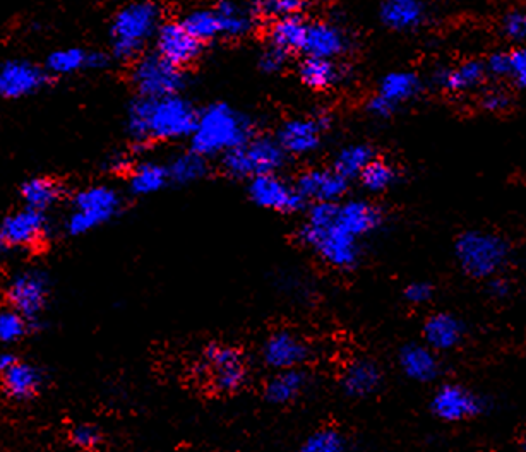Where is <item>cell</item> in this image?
<instances>
[{
  "instance_id": "1",
  "label": "cell",
  "mask_w": 526,
  "mask_h": 452,
  "mask_svg": "<svg viewBox=\"0 0 526 452\" xmlns=\"http://www.w3.org/2000/svg\"><path fill=\"white\" fill-rule=\"evenodd\" d=\"M198 113V108L186 96H136L127 108V134L136 144L186 139L194 132Z\"/></svg>"
},
{
  "instance_id": "2",
  "label": "cell",
  "mask_w": 526,
  "mask_h": 452,
  "mask_svg": "<svg viewBox=\"0 0 526 452\" xmlns=\"http://www.w3.org/2000/svg\"><path fill=\"white\" fill-rule=\"evenodd\" d=\"M256 125L246 113L228 103H211L198 113L191 139V151L203 158L225 155L254 137Z\"/></svg>"
},
{
  "instance_id": "3",
  "label": "cell",
  "mask_w": 526,
  "mask_h": 452,
  "mask_svg": "<svg viewBox=\"0 0 526 452\" xmlns=\"http://www.w3.org/2000/svg\"><path fill=\"white\" fill-rule=\"evenodd\" d=\"M162 23V7L155 2H131L120 7L110 24V55L132 64L155 40Z\"/></svg>"
},
{
  "instance_id": "4",
  "label": "cell",
  "mask_w": 526,
  "mask_h": 452,
  "mask_svg": "<svg viewBox=\"0 0 526 452\" xmlns=\"http://www.w3.org/2000/svg\"><path fill=\"white\" fill-rule=\"evenodd\" d=\"M456 261L475 280H491L508 266L511 249L508 240L497 233L468 230L455 242Z\"/></svg>"
},
{
  "instance_id": "5",
  "label": "cell",
  "mask_w": 526,
  "mask_h": 452,
  "mask_svg": "<svg viewBox=\"0 0 526 452\" xmlns=\"http://www.w3.org/2000/svg\"><path fill=\"white\" fill-rule=\"evenodd\" d=\"M122 206L124 199L117 189L110 185H91L72 197L64 228L71 237H81L114 220Z\"/></svg>"
},
{
  "instance_id": "6",
  "label": "cell",
  "mask_w": 526,
  "mask_h": 452,
  "mask_svg": "<svg viewBox=\"0 0 526 452\" xmlns=\"http://www.w3.org/2000/svg\"><path fill=\"white\" fill-rule=\"evenodd\" d=\"M287 163V155L275 137L254 136L246 144L222 156L223 172L232 179H254L278 173Z\"/></svg>"
},
{
  "instance_id": "7",
  "label": "cell",
  "mask_w": 526,
  "mask_h": 452,
  "mask_svg": "<svg viewBox=\"0 0 526 452\" xmlns=\"http://www.w3.org/2000/svg\"><path fill=\"white\" fill-rule=\"evenodd\" d=\"M300 242L316 252L331 268L348 271L360 261L362 247L359 238L338 225V221L326 226L305 225L300 228Z\"/></svg>"
},
{
  "instance_id": "8",
  "label": "cell",
  "mask_w": 526,
  "mask_h": 452,
  "mask_svg": "<svg viewBox=\"0 0 526 452\" xmlns=\"http://www.w3.org/2000/svg\"><path fill=\"white\" fill-rule=\"evenodd\" d=\"M132 88L141 98H165L180 95L186 88L184 71L168 64L155 52L143 54L134 60L129 72Z\"/></svg>"
},
{
  "instance_id": "9",
  "label": "cell",
  "mask_w": 526,
  "mask_h": 452,
  "mask_svg": "<svg viewBox=\"0 0 526 452\" xmlns=\"http://www.w3.org/2000/svg\"><path fill=\"white\" fill-rule=\"evenodd\" d=\"M50 281L42 269H24L12 276L6 290L9 309L16 310L26 321H38L47 307Z\"/></svg>"
},
{
  "instance_id": "10",
  "label": "cell",
  "mask_w": 526,
  "mask_h": 452,
  "mask_svg": "<svg viewBox=\"0 0 526 452\" xmlns=\"http://www.w3.org/2000/svg\"><path fill=\"white\" fill-rule=\"evenodd\" d=\"M199 369L218 393H235L247 381L246 357L232 346H208Z\"/></svg>"
},
{
  "instance_id": "11",
  "label": "cell",
  "mask_w": 526,
  "mask_h": 452,
  "mask_svg": "<svg viewBox=\"0 0 526 452\" xmlns=\"http://www.w3.org/2000/svg\"><path fill=\"white\" fill-rule=\"evenodd\" d=\"M331 119L328 113H319L316 117H300L287 120L276 134L285 155L309 156L321 148L323 132L328 131Z\"/></svg>"
},
{
  "instance_id": "12",
  "label": "cell",
  "mask_w": 526,
  "mask_h": 452,
  "mask_svg": "<svg viewBox=\"0 0 526 452\" xmlns=\"http://www.w3.org/2000/svg\"><path fill=\"white\" fill-rule=\"evenodd\" d=\"M247 192L256 206L278 213H297L305 204L295 185L287 182L278 173L254 177L249 182Z\"/></svg>"
},
{
  "instance_id": "13",
  "label": "cell",
  "mask_w": 526,
  "mask_h": 452,
  "mask_svg": "<svg viewBox=\"0 0 526 452\" xmlns=\"http://www.w3.org/2000/svg\"><path fill=\"white\" fill-rule=\"evenodd\" d=\"M155 54L184 71L203 54V45L194 40L180 21H165L155 35Z\"/></svg>"
},
{
  "instance_id": "14",
  "label": "cell",
  "mask_w": 526,
  "mask_h": 452,
  "mask_svg": "<svg viewBox=\"0 0 526 452\" xmlns=\"http://www.w3.org/2000/svg\"><path fill=\"white\" fill-rule=\"evenodd\" d=\"M47 71L30 60L12 59L0 64V98L19 100L35 95L48 83Z\"/></svg>"
},
{
  "instance_id": "15",
  "label": "cell",
  "mask_w": 526,
  "mask_h": 452,
  "mask_svg": "<svg viewBox=\"0 0 526 452\" xmlns=\"http://www.w3.org/2000/svg\"><path fill=\"white\" fill-rule=\"evenodd\" d=\"M48 232V220L45 213L23 208L6 216L0 223V237L7 247H35L42 242Z\"/></svg>"
},
{
  "instance_id": "16",
  "label": "cell",
  "mask_w": 526,
  "mask_h": 452,
  "mask_svg": "<svg viewBox=\"0 0 526 452\" xmlns=\"http://www.w3.org/2000/svg\"><path fill=\"white\" fill-rule=\"evenodd\" d=\"M0 381L11 398L31 399L42 389L43 375L35 365L23 362L12 353L0 355Z\"/></svg>"
},
{
  "instance_id": "17",
  "label": "cell",
  "mask_w": 526,
  "mask_h": 452,
  "mask_svg": "<svg viewBox=\"0 0 526 452\" xmlns=\"http://www.w3.org/2000/svg\"><path fill=\"white\" fill-rule=\"evenodd\" d=\"M295 189L304 201L314 203H338L348 191V180L333 168H312L302 173Z\"/></svg>"
},
{
  "instance_id": "18",
  "label": "cell",
  "mask_w": 526,
  "mask_h": 452,
  "mask_svg": "<svg viewBox=\"0 0 526 452\" xmlns=\"http://www.w3.org/2000/svg\"><path fill=\"white\" fill-rule=\"evenodd\" d=\"M350 45L352 40L341 26L329 21H314L307 28L302 52L314 59L335 60L336 57L347 54Z\"/></svg>"
},
{
  "instance_id": "19",
  "label": "cell",
  "mask_w": 526,
  "mask_h": 452,
  "mask_svg": "<svg viewBox=\"0 0 526 452\" xmlns=\"http://www.w3.org/2000/svg\"><path fill=\"white\" fill-rule=\"evenodd\" d=\"M264 362L271 369L293 370L309 358V346L290 331H276L263 346Z\"/></svg>"
},
{
  "instance_id": "20",
  "label": "cell",
  "mask_w": 526,
  "mask_h": 452,
  "mask_svg": "<svg viewBox=\"0 0 526 452\" xmlns=\"http://www.w3.org/2000/svg\"><path fill=\"white\" fill-rule=\"evenodd\" d=\"M432 410L446 422H460L482 411V401L465 387L448 384L437 389L432 399Z\"/></svg>"
},
{
  "instance_id": "21",
  "label": "cell",
  "mask_w": 526,
  "mask_h": 452,
  "mask_svg": "<svg viewBox=\"0 0 526 452\" xmlns=\"http://www.w3.org/2000/svg\"><path fill=\"white\" fill-rule=\"evenodd\" d=\"M336 221L355 238L367 237L376 232L383 223V211L376 204L364 199H352L347 203L338 204Z\"/></svg>"
},
{
  "instance_id": "22",
  "label": "cell",
  "mask_w": 526,
  "mask_h": 452,
  "mask_svg": "<svg viewBox=\"0 0 526 452\" xmlns=\"http://www.w3.org/2000/svg\"><path fill=\"white\" fill-rule=\"evenodd\" d=\"M487 78L482 60H465L458 67H439L434 72V83L449 93H467L479 88Z\"/></svg>"
},
{
  "instance_id": "23",
  "label": "cell",
  "mask_w": 526,
  "mask_h": 452,
  "mask_svg": "<svg viewBox=\"0 0 526 452\" xmlns=\"http://www.w3.org/2000/svg\"><path fill=\"white\" fill-rule=\"evenodd\" d=\"M379 18L389 30L408 33L425 23L427 7L419 0H386L379 7Z\"/></svg>"
},
{
  "instance_id": "24",
  "label": "cell",
  "mask_w": 526,
  "mask_h": 452,
  "mask_svg": "<svg viewBox=\"0 0 526 452\" xmlns=\"http://www.w3.org/2000/svg\"><path fill=\"white\" fill-rule=\"evenodd\" d=\"M465 336V324L448 312L429 317L424 324L425 343L432 351H449L456 348Z\"/></svg>"
},
{
  "instance_id": "25",
  "label": "cell",
  "mask_w": 526,
  "mask_h": 452,
  "mask_svg": "<svg viewBox=\"0 0 526 452\" xmlns=\"http://www.w3.org/2000/svg\"><path fill=\"white\" fill-rule=\"evenodd\" d=\"M398 362L401 370L412 381L431 382L441 372V363L436 353L429 346L417 345V343L403 346L398 355Z\"/></svg>"
},
{
  "instance_id": "26",
  "label": "cell",
  "mask_w": 526,
  "mask_h": 452,
  "mask_svg": "<svg viewBox=\"0 0 526 452\" xmlns=\"http://www.w3.org/2000/svg\"><path fill=\"white\" fill-rule=\"evenodd\" d=\"M307 28L309 23L300 14L273 19V23L269 26L271 47L280 48L287 54L302 52L307 38Z\"/></svg>"
},
{
  "instance_id": "27",
  "label": "cell",
  "mask_w": 526,
  "mask_h": 452,
  "mask_svg": "<svg viewBox=\"0 0 526 452\" xmlns=\"http://www.w3.org/2000/svg\"><path fill=\"white\" fill-rule=\"evenodd\" d=\"M300 81L311 90H329L345 79V67L335 60L305 57L299 66Z\"/></svg>"
},
{
  "instance_id": "28",
  "label": "cell",
  "mask_w": 526,
  "mask_h": 452,
  "mask_svg": "<svg viewBox=\"0 0 526 452\" xmlns=\"http://www.w3.org/2000/svg\"><path fill=\"white\" fill-rule=\"evenodd\" d=\"M167 167L156 161H141L138 165L129 168V191L134 196H151L156 192L163 191L167 187Z\"/></svg>"
},
{
  "instance_id": "29",
  "label": "cell",
  "mask_w": 526,
  "mask_h": 452,
  "mask_svg": "<svg viewBox=\"0 0 526 452\" xmlns=\"http://www.w3.org/2000/svg\"><path fill=\"white\" fill-rule=\"evenodd\" d=\"M341 384L350 396H369L376 393L377 387L381 386V370L371 360H355L343 372Z\"/></svg>"
},
{
  "instance_id": "30",
  "label": "cell",
  "mask_w": 526,
  "mask_h": 452,
  "mask_svg": "<svg viewBox=\"0 0 526 452\" xmlns=\"http://www.w3.org/2000/svg\"><path fill=\"white\" fill-rule=\"evenodd\" d=\"M420 93L422 81L415 72H389L379 84V96L393 103L396 108L400 107L401 103L412 102Z\"/></svg>"
},
{
  "instance_id": "31",
  "label": "cell",
  "mask_w": 526,
  "mask_h": 452,
  "mask_svg": "<svg viewBox=\"0 0 526 452\" xmlns=\"http://www.w3.org/2000/svg\"><path fill=\"white\" fill-rule=\"evenodd\" d=\"M62 196V187L55 180L47 177H33L21 185V197L24 208L45 213L59 203Z\"/></svg>"
},
{
  "instance_id": "32",
  "label": "cell",
  "mask_w": 526,
  "mask_h": 452,
  "mask_svg": "<svg viewBox=\"0 0 526 452\" xmlns=\"http://www.w3.org/2000/svg\"><path fill=\"white\" fill-rule=\"evenodd\" d=\"M215 11L220 19L222 35L228 38H242L249 35L256 26L252 9L237 2H220L215 7Z\"/></svg>"
},
{
  "instance_id": "33",
  "label": "cell",
  "mask_w": 526,
  "mask_h": 452,
  "mask_svg": "<svg viewBox=\"0 0 526 452\" xmlns=\"http://www.w3.org/2000/svg\"><path fill=\"white\" fill-rule=\"evenodd\" d=\"M168 180L179 185H189L204 179L210 167L208 160L199 156L194 151H186L180 155L174 156L172 161L167 165Z\"/></svg>"
},
{
  "instance_id": "34",
  "label": "cell",
  "mask_w": 526,
  "mask_h": 452,
  "mask_svg": "<svg viewBox=\"0 0 526 452\" xmlns=\"http://www.w3.org/2000/svg\"><path fill=\"white\" fill-rule=\"evenodd\" d=\"M180 24L201 45L213 42L215 38L222 35L218 14L210 7H199V9L187 12L186 16L180 19Z\"/></svg>"
},
{
  "instance_id": "35",
  "label": "cell",
  "mask_w": 526,
  "mask_h": 452,
  "mask_svg": "<svg viewBox=\"0 0 526 452\" xmlns=\"http://www.w3.org/2000/svg\"><path fill=\"white\" fill-rule=\"evenodd\" d=\"M307 377L300 370H281L266 384V398L275 405H285L297 398L305 387Z\"/></svg>"
},
{
  "instance_id": "36",
  "label": "cell",
  "mask_w": 526,
  "mask_h": 452,
  "mask_svg": "<svg viewBox=\"0 0 526 452\" xmlns=\"http://www.w3.org/2000/svg\"><path fill=\"white\" fill-rule=\"evenodd\" d=\"M374 158V149L369 144H348L338 151L333 170L345 180L359 179L362 170Z\"/></svg>"
},
{
  "instance_id": "37",
  "label": "cell",
  "mask_w": 526,
  "mask_h": 452,
  "mask_svg": "<svg viewBox=\"0 0 526 452\" xmlns=\"http://www.w3.org/2000/svg\"><path fill=\"white\" fill-rule=\"evenodd\" d=\"M88 57L90 50L86 52L84 48H60L48 55L45 71L48 76H72L81 71H88Z\"/></svg>"
},
{
  "instance_id": "38",
  "label": "cell",
  "mask_w": 526,
  "mask_h": 452,
  "mask_svg": "<svg viewBox=\"0 0 526 452\" xmlns=\"http://www.w3.org/2000/svg\"><path fill=\"white\" fill-rule=\"evenodd\" d=\"M360 182L364 185V189L371 194H381V192L388 191L391 185L395 184L398 179L395 167L389 165L388 161L374 160L362 170L359 175Z\"/></svg>"
},
{
  "instance_id": "39",
  "label": "cell",
  "mask_w": 526,
  "mask_h": 452,
  "mask_svg": "<svg viewBox=\"0 0 526 452\" xmlns=\"http://www.w3.org/2000/svg\"><path fill=\"white\" fill-rule=\"evenodd\" d=\"M31 322L26 321L16 310L7 309L0 312V343H16L30 331Z\"/></svg>"
},
{
  "instance_id": "40",
  "label": "cell",
  "mask_w": 526,
  "mask_h": 452,
  "mask_svg": "<svg viewBox=\"0 0 526 452\" xmlns=\"http://www.w3.org/2000/svg\"><path fill=\"white\" fill-rule=\"evenodd\" d=\"M300 452H347V442L336 430H321L307 439Z\"/></svg>"
},
{
  "instance_id": "41",
  "label": "cell",
  "mask_w": 526,
  "mask_h": 452,
  "mask_svg": "<svg viewBox=\"0 0 526 452\" xmlns=\"http://www.w3.org/2000/svg\"><path fill=\"white\" fill-rule=\"evenodd\" d=\"M258 7V11L263 12L269 18L280 19L300 14L307 7V2L304 0H266L258 4Z\"/></svg>"
},
{
  "instance_id": "42",
  "label": "cell",
  "mask_w": 526,
  "mask_h": 452,
  "mask_svg": "<svg viewBox=\"0 0 526 452\" xmlns=\"http://www.w3.org/2000/svg\"><path fill=\"white\" fill-rule=\"evenodd\" d=\"M501 30H503L504 36L513 40V42H523L526 36V16L525 12L509 11L503 18L501 23Z\"/></svg>"
},
{
  "instance_id": "43",
  "label": "cell",
  "mask_w": 526,
  "mask_h": 452,
  "mask_svg": "<svg viewBox=\"0 0 526 452\" xmlns=\"http://www.w3.org/2000/svg\"><path fill=\"white\" fill-rule=\"evenodd\" d=\"M288 54L280 48L268 47L264 50L261 59H259V69L266 74H276L283 67L287 66Z\"/></svg>"
},
{
  "instance_id": "44",
  "label": "cell",
  "mask_w": 526,
  "mask_h": 452,
  "mask_svg": "<svg viewBox=\"0 0 526 452\" xmlns=\"http://www.w3.org/2000/svg\"><path fill=\"white\" fill-rule=\"evenodd\" d=\"M100 437L102 435L93 425H78L71 434L72 442L81 449H86V451L95 449L100 444Z\"/></svg>"
},
{
  "instance_id": "45",
  "label": "cell",
  "mask_w": 526,
  "mask_h": 452,
  "mask_svg": "<svg viewBox=\"0 0 526 452\" xmlns=\"http://www.w3.org/2000/svg\"><path fill=\"white\" fill-rule=\"evenodd\" d=\"M482 108L487 110V112L499 113L508 110L509 105H511V96H509L508 91L499 90V88H494V90H487L482 96Z\"/></svg>"
},
{
  "instance_id": "46",
  "label": "cell",
  "mask_w": 526,
  "mask_h": 452,
  "mask_svg": "<svg viewBox=\"0 0 526 452\" xmlns=\"http://www.w3.org/2000/svg\"><path fill=\"white\" fill-rule=\"evenodd\" d=\"M509 76H513L518 88H525L526 52L525 48H516L509 54Z\"/></svg>"
},
{
  "instance_id": "47",
  "label": "cell",
  "mask_w": 526,
  "mask_h": 452,
  "mask_svg": "<svg viewBox=\"0 0 526 452\" xmlns=\"http://www.w3.org/2000/svg\"><path fill=\"white\" fill-rule=\"evenodd\" d=\"M434 295V290L429 283L425 281H415L405 288V298H407L410 304L422 305L427 304Z\"/></svg>"
},
{
  "instance_id": "48",
  "label": "cell",
  "mask_w": 526,
  "mask_h": 452,
  "mask_svg": "<svg viewBox=\"0 0 526 452\" xmlns=\"http://www.w3.org/2000/svg\"><path fill=\"white\" fill-rule=\"evenodd\" d=\"M485 64V72L494 78H506L509 76V54L506 52H496L492 54Z\"/></svg>"
},
{
  "instance_id": "49",
  "label": "cell",
  "mask_w": 526,
  "mask_h": 452,
  "mask_svg": "<svg viewBox=\"0 0 526 452\" xmlns=\"http://www.w3.org/2000/svg\"><path fill=\"white\" fill-rule=\"evenodd\" d=\"M367 112L371 113L372 117L376 119H389L393 113L396 112V107L388 100H384L383 96H372L369 103H367Z\"/></svg>"
},
{
  "instance_id": "50",
  "label": "cell",
  "mask_w": 526,
  "mask_h": 452,
  "mask_svg": "<svg viewBox=\"0 0 526 452\" xmlns=\"http://www.w3.org/2000/svg\"><path fill=\"white\" fill-rule=\"evenodd\" d=\"M489 293L494 298H506L511 293V283L508 280H504L501 276H494L489 280Z\"/></svg>"
},
{
  "instance_id": "51",
  "label": "cell",
  "mask_w": 526,
  "mask_h": 452,
  "mask_svg": "<svg viewBox=\"0 0 526 452\" xmlns=\"http://www.w3.org/2000/svg\"><path fill=\"white\" fill-rule=\"evenodd\" d=\"M7 250H9V247H7L6 242H4V238L0 237V257L4 256Z\"/></svg>"
}]
</instances>
